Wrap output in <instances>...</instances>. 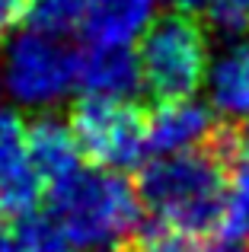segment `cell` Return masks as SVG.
I'll use <instances>...</instances> for the list:
<instances>
[{
	"label": "cell",
	"instance_id": "ba28073f",
	"mask_svg": "<svg viewBox=\"0 0 249 252\" xmlns=\"http://www.w3.org/2000/svg\"><path fill=\"white\" fill-rule=\"evenodd\" d=\"M208 105L224 122H249V32L233 35L211 55L205 77Z\"/></svg>",
	"mask_w": 249,
	"mask_h": 252
},
{
	"label": "cell",
	"instance_id": "9a60e30c",
	"mask_svg": "<svg viewBox=\"0 0 249 252\" xmlns=\"http://www.w3.org/2000/svg\"><path fill=\"white\" fill-rule=\"evenodd\" d=\"M208 19L224 35H243L249 32V0H214L208 6Z\"/></svg>",
	"mask_w": 249,
	"mask_h": 252
},
{
	"label": "cell",
	"instance_id": "8fae6325",
	"mask_svg": "<svg viewBox=\"0 0 249 252\" xmlns=\"http://www.w3.org/2000/svg\"><path fill=\"white\" fill-rule=\"evenodd\" d=\"M26 144H29V160L45 189L74 176L83 166V154L74 131H70V122L55 118L51 112L38 115L32 125H26Z\"/></svg>",
	"mask_w": 249,
	"mask_h": 252
},
{
	"label": "cell",
	"instance_id": "7a4b0ae2",
	"mask_svg": "<svg viewBox=\"0 0 249 252\" xmlns=\"http://www.w3.org/2000/svg\"><path fill=\"white\" fill-rule=\"evenodd\" d=\"M137 195L154 217L176 223L201 240L218 233L224 220L227 160L214 144L205 150L156 157L141 169Z\"/></svg>",
	"mask_w": 249,
	"mask_h": 252
},
{
	"label": "cell",
	"instance_id": "ac0fdd59",
	"mask_svg": "<svg viewBox=\"0 0 249 252\" xmlns=\"http://www.w3.org/2000/svg\"><path fill=\"white\" fill-rule=\"evenodd\" d=\"M163 3L169 6V10H176V13H208V6L214 3V0H163Z\"/></svg>",
	"mask_w": 249,
	"mask_h": 252
},
{
	"label": "cell",
	"instance_id": "2e32d148",
	"mask_svg": "<svg viewBox=\"0 0 249 252\" xmlns=\"http://www.w3.org/2000/svg\"><path fill=\"white\" fill-rule=\"evenodd\" d=\"M26 10H29V0H0V38L23 23Z\"/></svg>",
	"mask_w": 249,
	"mask_h": 252
},
{
	"label": "cell",
	"instance_id": "8992f818",
	"mask_svg": "<svg viewBox=\"0 0 249 252\" xmlns=\"http://www.w3.org/2000/svg\"><path fill=\"white\" fill-rule=\"evenodd\" d=\"M220 125L208 102L186 99H163L147 115V150L156 157L169 154H188V150H205L218 141Z\"/></svg>",
	"mask_w": 249,
	"mask_h": 252
},
{
	"label": "cell",
	"instance_id": "277c9868",
	"mask_svg": "<svg viewBox=\"0 0 249 252\" xmlns=\"http://www.w3.org/2000/svg\"><path fill=\"white\" fill-rule=\"evenodd\" d=\"M141 83L156 102L186 99L205 86L211 64V35L192 13H163L137 42Z\"/></svg>",
	"mask_w": 249,
	"mask_h": 252
},
{
	"label": "cell",
	"instance_id": "52a82bcc",
	"mask_svg": "<svg viewBox=\"0 0 249 252\" xmlns=\"http://www.w3.org/2000/svg\"><path fill=\"white\" fill-rule=\"evenodd\" d=\"M42 189L45 185L29 160L23 115L13 105H0V208L23 217L35 211Z\"/></svg>",
	"mask_w": 249,
	"mask_h": 252
},
{
	"label": "cell",
	"instance_id": "30bf717a",
	"mask_svg": "<svg viewBox=\"0 0 249 252\" xmlns=\"http://www.w3.org/2000/svg\"><path fill=\"white\" fill-rule=\"evenodd\" d=\"M156 3L160 0H90L77 32L87 45L131 48L156 19Z\"/></svg>",
	"mask_w": 249,
	"mask_h": 252
},
{
	"label": "cell",
	"instance_id": "5bb4252c",
	"mask_svg": "<svg viewBox=\"0 0 249 252\" xmlns=\"http://www.w3.org/2000/svg\"><path fill=\"white\" fill-rule=\"evenodd\" d=\"M90 0H29V26L51 35H70L80 29Z\"/></svg>",
	"mask_w": 249,
	"mask_h": 252
},
{
	"label": "cell",
	"instance_id": "d6986e66",
	"mask_svg": "<svg viewBox=\"0 0 249 252\" xmlns=\"http://www.w3.org/2000/svg\"><path fill=\"white\" fill-rule=\"evenodd\" d=\"M3 214H6V211L0 208V252H6V223H3Z\"/></svg>",
	"mask_w": 249,
	"mask_h": 252
},
{
	"label": "cell",
	"instance_id": "e0dca14e",
	"mask_svg": "<svg viewBox=\"0 0 249 252\" xmlns=\"http://www.w3.org/2000/svg\"><path fill=\"white\" fill-rule=\"evenodd\" d=\"M198 252H249V240H237V236H214L211 243L198 246Z\"/></svg>",
	"mask_w": 249,
	"mask_h": 252
},
{
	"label": "cell",
	"instance_id": "6da1fadb",
	"mask_svg": "<svg viewBox=\"0 0 249 252\" xmlns=\"http://www.w3.org/2000/svg\"><path fill=\"white\" fill-rule=\"evenodd\" d=\"M48 217L70 249L112 252L134 236L144 220L137 185L115 169H87L48 185Z\"/></svg>",
	"mask_w": 249,
	"mask_h": 252
},
{
	"label": "cell",
	"instance_id": "9c48e42d",
	"mask_svg": "<svg viewBox=\"0 0 249 252\" xmlns=\"http://www.w3.org/2000/svg\"><path fill=\"white\" fill-rule=\"evenodd\" d=\"M77 90L96 99H131L137 90H144L137 51L87 45L77 51Z\"/></svg>",
	"mask_w": 249,
	"mask_h": 252
},
{
	"label": "cell",
	"instance_id": "7c38bea8",
	"mask_svg": "<svg viewBox=\"0 0 249 252\" xmlns=\"http://www.w3.org/2000/svg\"><path fill=\"white\" fill-rule=\"evenodd\" d=\"M6 252H70V243L48 214L29 211L6 230Z\"/></svg>",
	"mask_w": 249,
	"mask_h": 252
},
{
	"label": "cell",
	"instance_id": "3957f363",
	"mask_svg": "<svg viewBox=\"0 0 249 252\" xmlns=\"http://www.w3.org/2000/svg\"><path fill=\"white\" fill-rule=\"evenodd\" d=\"M77 90V48L35 26L13 29L0 48V93L13 109L51 112Z\"/></svg>",
	"mask_w": 249,
	"mask_h": 252
},
{
	"label": "cell",
	"instance_id": "4fadbf2b",
	"mask_svg": "<svg viewBox=\"0 0 249 252\" xmlns=\"http://www.w3.org/2000/svg\"><path fill=\"white\" fill-rule=\"evenodd\" d=\"M128 246L131 252H198V236H192L188 230L169 220L150 217V220H141Z\"/></svg>",
	"mask_w": 249,
	"mask_h": 252
},
{
	"label": "cell",
	"instance_id": "5b68a950",
	"mask_svg": "<svg viewBox=\"0 0 249 252\" xmlns=\"http://www.w3.org/2000/svg\"><path fill=\"white\" fill-rule=\"evenodd\" d=\"M70 131L83 160L99 169L124 172L147 154V118L131 105V99L83 96L70 115Z\"/></svg>",
	"mask_w": 249,
	"mask_h": 252
}]
</instances>
